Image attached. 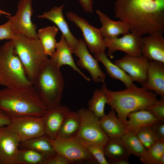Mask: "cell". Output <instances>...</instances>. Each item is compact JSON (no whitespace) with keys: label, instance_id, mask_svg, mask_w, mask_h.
Instances as JSON below:
<instances>
[{"label":"cell","instance_id":"1","mask_svg":"<svg viewBox=\"0 0 164 164\" xmlns=\"http://www.w3.org/2000/svg\"><path fill=\"white\" fill-rule=\"evenodd\" d=\"M115 17L141 36L164 32V0H116Z\"/></svg>","mask_w":164,"mask_h":164},{"label":"cell","instance_id":"2","mask_svg":"<svg viewBox=\"0 0 164 164\" xmlns=\"http://www.w3.org/2000/svg\"><path fill=\"white\" fill-rule=\"evenodd\" d=\"M0 109L10 116L41 117L48 110L33 84L0 89Z\"/></svg>","mask_w":164,"mask_h":164},{"label":"cell","instance_id":"3","mask_svg":"<svg viewBox=\"0 0 164 164\" xmlns=\"http://www.w3.org/2000/svg\"><path fill=\"white\" fill-rule=\"evenodd\" d=\"M101 89L107 96V104L117 112L118 117L124 124L129 113L146 109L157 100L155 93L134 84L124 90L113 91L109 90L104 83Z\"/></svg>","mask_w":164,"mask_h":164},{"label":"cell","instance_id":"4","mask_svg":"<svg viewBox=\"0 0 164 164\" xmlns=\"http://www.w3.org/2000/svg\"><path fill=\"white\" fill-rule=\"evenodd\" d=\"M60 68L49 58L33 83L48 109L60 105L64 81Z\"/></svg>","mask_w":164,"mask_h":164},{"label":"cell","instance_id":"5","mask_svg":"<svg viewBox=\"0 0 164 164\" xmlns=\"http://www.w3.org/2000/svg\"><path fill=\"white\" fill-rule=\"evenodd\" d=\"M12 40L15 53L22 64L27 77L33 84L49 59L48 56L38 39L29 38L17 34Z\"/></svg>","mask_w":164,"mask_h":164},{"label":"cell","instance_id":"6","mask_svg":"<svg viewBox=\"0 0 164 164\" xmlns=\"http://www.w3.org/2000/svg\"><path fill=\"white\" fill-rule=\"evenodd\" d=\"M32 84L15 53L12 41L5 42L0 47V85L19 87Z\"/></svg>","mask_w":164,"mask_h":164},{"label":"cell","instance_id":"7","mask_svg":"<svg viewBox=\"0 0 164 164\" xmlns=\"http://www.w3.org/2000/svg\"><path fill=\"white\" fill-rule=\"evenodd\" d=\"M50 140L55 151L65 158L70 164L97 163L83 142L76 137L71 139L57 137Z\"/></svg>","mask_w":164,"mask_h":164},{"label":"cell","instance_id":"8","mask_svg":"<svg viewBox=\"0 0 164 164\" xmlns=\"http://www.w3.org/2000/svg\"><path fill=\"white\" fill-rule=\"evenodd\" d=\"M78 111L80 125L76 137L85 143L104 147L109 138L101 127L100 118L88 109L82 108Z\"/></svg>","mask_w":164,"mask_h":164},{"label":"cell","instance_id":"9","mask_svg":"<svg viewBox=\"0 0 164 164\" xmlns=\"http://www.w3.org/2000/svg\"><path fill=\"white\" fill-rule=\"evenodd\" d=\"M32 0H20L17 4V10L13 16L6 15L11 22L15 35L20 34L33 39H38L37 26L31 20L33 10Z\"/></svg>","mask_w":164,"mask_h":164},{"label":"cell","instance_id":"10","mask_svg":"<svg viewBox=\"0 0 164 164\" xmlns=\"http://www.w3.org/2000/svg\"><path fill=\"white\" fill-rule=\"evenodd\" d=\"M7 126L20 138L21 142L45 135L42 117L32 115L10 116Z\"/></svg>","mask_w":164,"mask_h":164},{"label":"cell","instance_id":"11","mask_svg":"<svg viewBox=\"0 0 164 164\" xmlns=\"http://www.w3.org/2000/svg\"><path fill=\"white\" fill-rule=\"evenodd\" d=\"M66 15L80 29L84 41L92 53L95 54L105 52L106 47L100 29L92 26L86 19L72 12H67Z\"/></svg>","mask_w":164,"mask_h":164},{"label":"cell","instance_id":"12","mask_svg":"<svg viewBox=\"0 0 164 164\" xmlns=\"http://www.w3.org/2000/svg\"><path fill=\"white\" fill-rule=\"evenodd\" d=\"M104 39L108 48L107 56L111 58L117 50L123 51L130 56H142V37L134 33L128 32L120 38H104Z\"/></svg>","mask_w":164,"mask_h":164},{"label":"cell","instance_id":"13","mask_svg":"<svg viewBox=\"0 0 164 164\" xmlns=\"http://www.w3.org/2000/svg\"><path fill=\"white\" fill-rule=\"evenodd\" d=\"M20 138L7 126L0 127V164H17Z\"/></svg>","mask_w":164,"mask_h":164},{"label":"cell","instance_id":"14","mask_svg":"<svg viewBox=\"0 0 164 164\" xmlns=\"http://www.w3.org/2000/svg\"><path fill=\"white\" fill-rule=\"evenodd\" d=\"M149 61L143 56L126 55L116 60L114 63L130 76L133 81L143 85L147 80Z\"/></svg>","mask_w":164,"mask_h":164},{"label":"cell","instance_id":"15","mask_svg":"<svg viewBox=\"0 0 164 164\" xmlns=\"http://www.w3.org/2000/svg\"><path fill=\"white\" fill-rule=\"evenodd\" d=\"M73 53L79 58L77 61V65L88 71L94 83H104L106 74L101 70L98 61L89 52L83 40L79 39L77 46Z\"/></svg>","mask_w":164,"mask_h":164},{"label":"cell","instance_id":"16","mask_svg":"<svg viewBox=\"0 0 164 164\" xmlns=\"http://www.w3.org/2000/svg\"><path fill=\"white\" fill-rule=\"evenodd\" d=\"M164 32H157L142 37V56L149 61L164 63Z\"/></svg>","mask_w":164,"mask_h":164},{"label":"cell","instance_id":"17","mask_svg":"<svg viewBox=\"0 0 164 164\" xmlns=\"http://www.w3.org/2000/svg\"><path fill=\"white\" fill-rule=\"evenodd\" d=\"M64 4L56 6L48 11L45 12L38 18L46 19L53 22L61 31L62 35L65 37L67 43L72 49L73 53L77 46L79 39L75 37L71 32L68 24L65 20L63 13Z\"/></svg>","mask_w":164,"mask_h":164},{"label":"cell","instance_id":"18","mask_svg":"<svg viewBox=\"0 0 164 164\" xmlns=\"http://www.w3.org/2000/svg\"><path fill=\"white\" fill-rule=\"evenodd\" d=\"M70 111L67 107L60 105L48 109L42 117L44 126L45 135L50 139L56 138L63 120Z\"/></svg>","mask_w":164,"mask_h":164},{"label":"cell","instance_id":"19","mask_svg":"<svg viewBox=\"0 0 164 164\" xmlns=\"http://www.w3.org/2000/svg\"><path fill=\"white\" fill-rule=\"evenodd\" d=\"M142 87L149 91H153L161 98L164 97V63L149 61L147 80Z\"/></svg>","mask_w":164,"mask_h":164},{"label":"cell","instance_id":"20","mask_svg":"<svg viewBox=\"0 0 164 164\" xmlns=\"http://www.w3.org/2000/svg\"><path fill=\"white\" fill-rule=\"evenodd\" d=\"M73 51L67 43L64 37L62 35L60 41L56 43L55 52L50 56V59L60 67L67 65L78 72L87 81L91 79L77 67L72 56Z\"/></svg>","mask_w":164,"mask_h":164},{"label":"cell","instance_id":"21","mask_svg":"<svg viewBox=\"0 0 164 164\" xmlns=\"http://www.w3.org/2000/svg\"><path fill=\"white\" fill-rule=\"evenodd\" d=\"M96 12L102 25L100 29L104 38H114L129 32V27L124 22L113 20L99 9L96 10Z\"/></svg>","mask_w":164,"mask_h":164},{"label":"cell","instance_id":"22","mask_svg":"<svg viewBox=\"0 0 164 164\" xmlns=\"http://www.w3.org/2000/svg\"><path fill=\"white\" fill-rule=\"evenodd\" d=\"M127 117L128 119L125 124L127 132L135 133L142 128L152 126L160 121L146 109L131 112Z\"/></svg>","mask_w":164,"mask_h":164},{"label":"cell","instance_id":"23","mask_svg":"<svg viewBox=\"0 0 164 164\" xmlns=\"http://www.w3.org/2000/svg\"><path fill=\"white\" fill-rule=\"evenodd\" d=\"M107 114L100 119L101 127L109 138L120 137L126 132L124 124L115 114L112 108Z\"/></svg>","mask_w":164,"mask_h":164},{"label":"cell","instance_id":"24","mask_svg":"<svg viewBox=\"0 0 164 164\" xmlns=\"http://www.w3.org/2000/svg\"><path fill=\"white\" fill-rule=\"evenodd\" d=\"M94 56L104 65L111 78L120 80L126 88L130 87L133 84L130 76L118 66L112 63L107 57L105 52L95 54Z\"/></svg>","mask_w":164,"mask_h":164},{"label":"cell","instance_id":"25","mask_svg":"<svg viewBox=\"0 0 164 164\" xmlns=\"http://www.w3.org/2000/svg\"><path fill=\"white\" fill-rule=\"evenodd\" d=\"M80 125V118L78 111H70L65 117L57 137L64 139L73 138L77 135Z\"/></svg>","mask_w":164,"mask_h":164},{"label":"cell","instance_id":"26","mask_svg":"<svg viewBox=\"0 0 164 164\" xmlns=\"http://www.w3.org/2000/svg\"><path fill=\"white\" fill-rule=\"evenodd\" d=\"M19 148L34 150L42 154L45 158L56 152L51 145L50 139L45 135L21 142Z\"/></svg>","mask_w":164,"mask_h":164},{"label":"cell","instance_id":"27","mask_svg":"<svg viewBox=\"0 0 164 164\" xmlns=\"http://www.w3.org/2000/svg\"><path fill=\"white\" fill-rule=\"evenodd\" d=\"M105 157L108 162L128 158V153L120 137L109 138L104 147Z\"/></svg>","mask_w":164,"mask_h":164},{"label":"cell","instance_id":"28","mask_svg":"<svg viewBox=\"0 0 164 164\" xmlns=\"http://www.w3.org/2000/svg\"><path fill=\"white\" fill-rule=\"evenodd\" d=\"M58 30L56 26H49L39 29L37 33V37L48 56H50L56 50V37Z\"/></svg>","mask_w":164,"mask_h":164},{"label":"cell","instance_id":"29","mask_svg":"<svg viewBox=\"0 0 164 164\" xmlns=\"http://www.w3.org/2000/svg\"><path fill=\"white\" fill-rule=\"evenodd\" d=\"M120 138L130 155L140 157L146 150L134 132H127Z\"/></svg>","mask_w":164,"mask_h":164},{"label":"cell","instance_id":"30","mask_svg":"<svg viewBox=\"0 0 164 164\" xmlns=\"http://www.w3.org/2000/svg\"><path fill=\"white\" fill-rule=\"evenodd\" d=\"M107 102V96L103 90L96 89L92 98L88 101V109L100 118L105 114L104 108Z\"/></svg>","mask_w":164,"mask_h":164},{"label":"cell","instance_id":"31","mask_svg":"<svg viewBox=\"0 0 164 164\" xmlns=\"http://www.w3.org/2000/svg\"><path fill=\"white\" fill-rule=\"evenodd\" d=\"M164 153V140L159 141L146 149L141 156L140 161L144 164H159L162 155Z\"/></svg>","mask_w":164,"mask_h":164},{"label":"cell","instance_id":"32","mask_svg":"<svg viewBox=\"0 0 164 164\" xmlns=\"http://www.w3.org/2000/svg\"><path fill=\"white\" fill-rule=\"evenodd\" d=\"M45 158L34 150L19 149L17 156V164H44Z\"/></svg>","mask_w":164,"mask_h":164},{"label":"cell","instance_id":"33","mask_svg":"<svg viewBox=\"0 0 164 164\" xmlns=\"http://www.w3.org/2000/svg\"><path fill=\"white\" fill-rule=\"evenodd\" d=\"M135 133L146 149L159 141L152 126L142 128Z\"/></svg>","mask_w":164,"mask_h":164},{"label":"cell","instance_id":"34","mask_svg":"<svg viewBox=\"0 0 164 164\" xmlns=\"http://www.w3.org/2000/svg\"><path fill=\"white\" fill-rule=\"evenodd\" d=\"M83 142L88 152L93 156L97 163L100 164H109L105 156L104 147Z\"/></svg>","mask_w":164,"mask_h":164},{"label":"cell","instance_id":"35","mask_svg":"<svg viewBox=\"0 0 164 164\" xmlns=\"http://www.w3.org/2000/svg\"><path fill=\"white\" fill-rule=\"evenodd\" d=\"M150 111L160 121H164V99L163 98L158 100L153 104L146 109Z\"/></svg>","mask_w":164,"mask_h":164},{"label":"cell","instance_id":"36","mask_svg":"<svg viewBox=\"0 0 164 164\" xmlns=\"http://www.w3.org/2000/svg\"><path fill=\"white\" fill-rule=\"evenodd\" d=\"M15 35L9 19L5 24L0 25V41L4 39L12 40Z\"/></svg>","mask_w":164,"mask_h":164},{"label":"cell","instance_id":"37","mask_svg":"<svg viewBox=\"0 0 164 164\" xmlns=\"http://www.w3.org/2000/svg\"><path fill=\"white\" fill-rule=\"evenodd\" d=\"M69 162L63 156L56 152L45 158L44 164H69Z\"/></svg>","mask_w":164,"mask_h":164},{"label":"cell","instance_id":"38","mask_svg":"<svg viewBox=\"0 0 164 164\" xmlns=\"http://www.w3.org/2000/svg\"><path fill=\"white\" fill-rule=\"evenodd\" d=\"M160 121L152 125L159 140H164V124Z\"/></svg>","mask_w":164,"mask_h":164},{"label":"cell","instance_id":"39","mask_svg":"<svg viewBox=\"0 0 164 164\" xmlns=\"http://www.w3.org/2000/svg\"><path fill=\"white\" fill-rule=\"evenodd\" d=\"M78 0L85 12L92 13H93V2L92 0Z\"/></svg>","mask_w":164,"mask_h":164},{"label":"cell","instance_id":"40","mask_svg":"<svg viewBox=\"0 0 164 164\" xmlns=\"http://www.w3.org/2000/svg\"><path fill=\"white\" fill-rule=\"evenodd\" d=\"M11 120L10 116L0 109V127L8 125Z\"/></svg>","mask_w":164,"mask_h":164},{"label":"cell","instance_id":"41","mask_svg":"<svg viewBox=\"0 0 164 164\" xmlns=\"http://www.w3.org/2000/svg\"><path fill=\"white\" fill-rule=\"evenodd\" d=\"M128 158H126L120 159L115 161L109 162V164H129L130 163L128 161Z\"/></svg>","mask_w":164,"mask_h":164},{"label":"cell","instance_id":"42","mask_svg":"<svg viewBox=\"0 0 164 164\" xmlns=\"http://www.w3.org/2000/svg\"><path fill=\"white\" fill-rule=\"evenodd\" d=\"M164 164V153L162 155L159 161V164Z\"/></svg>","mask_w":164,"mask_h":164},{"label":"cell","instance_id":"43","mask_svg":"<svg viewBox=\"0 0 164 164\" xmlns=\"http://www.w3.org/2000/svg\"><path fill=\"white\" fill-rule=\"evenodd\" d=\"M0 13H1L2 14L5 15H11V14L10 13L5 12L1 9H0Z\"/></svg>","mask_w":164,"mask_h":164},{"label":"cell","instance_id":"44","mask_svg":"<svg viewBox=\"0 0 164 164\" xmlns=\"http://www.w3.org/2000/svg\"><path fill=\"white\" fill-rule=\"evenodd\" d=\"M2 14L1 13H0V16Z\"/></svg>","mask_w":164,"mask_h":164}]
</instances>
